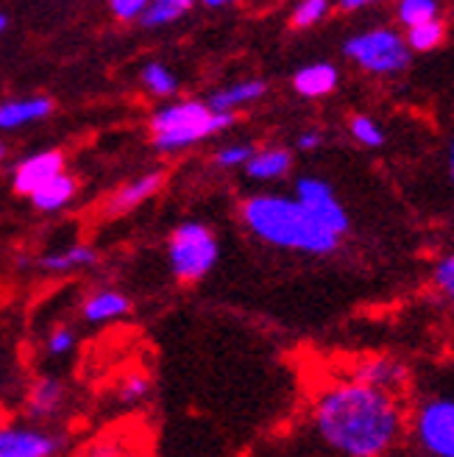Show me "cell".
<instances>
[{
	"instance_id": "30bf717a",
	"label": "cell",
	"mask_w": 454,
	"mask_h": 457,
	"mask_svg": "<svg viewBox=\"0 0 454 457\" xmlns=\"http://www.w3.org/2000/svg\"><path fill=\"white\" fill-rule=\"evenodd\" d=\"M351 379L396 396L401 387L407 385V365L393 360V357H368V360H362L357 365Z\"/></svg>"
},
{
	"instance_id": "f546056e",
	"label": "cell",
	"mask_w": 454,
	"mask_h": 457,
	"mask_svg": "<svg viewBox=\"0 0 454 457\" xmlns=\"http://www.w3.org/2000/svg\"><path fill=\"white\" fill-rule=\"evenodd\" d=\"M145 9H148L145 0H111L109 4L111 17L120 20V22H140Z\"/></svg>"
},
{
	"instance_id": "3957f363",
	"label": "cell",
	"mask_w": 454,
	"mask_h": 457,
	"mask_svg": "<svg viewBox=\"0 0 454 457\" xmlns=\"http://www.w3.org/2000/svg\"><path fill=\"white\" fill-rule=\"evenodd\" d=\"M237 114H220L212 112L207 101H170L165 106H159L151 120V143L156 151L162 154H176V151H185L207 137H215L220 131H226L229 126H235Z\"/></svg>"
},
{
	"instance_id": "8d00e7d4",
	"label": "cell",
	"mask_w": 454,
	"mask_h": 457,
	"mask_svg": "<svg viewBox=\"0 0 454 457\" xmlns=\"http://www.w3.org/2000/svg\"><path fill=\"white\" fill-rule=\"evenodd\" d=\"M4 159H6V145L0 143V162H4Z\"/></svg>"
},
{
	"instance_id": "cb8c5ba5",
	"label": "cell",
	"mask_w": 454,
	"mask_h": 457,
	"mask_svg": "<svg viewBox=\"0 0 454 457\" xmlns=\"http://www.w3.org/2000/svg\"><path fill=\"white\" fill-rule=\"evenodd\" d=\"M329 9H332L329 0H301V4H296V9H293V14H290V26L301 29V31L312 29L329 14Z\"/></svg>"
},
{
	"instance_id": "6da1fadb",
	"label": "cell",
	"mask_w": 454,
	"mask_h": 457,
	"mask_svg": "<svg viewBox=\"0 0 454 457\" xmlns=\"http://www.w3.org/2000/svg\"><path fill=\"white\" fill-rule=\"evenodd\" d=\"M312 424L321 441L337 454L382 457L396 446L404 429V413L396 396L357 379H343L318 394Z\"/></svg>"
},
{
	"instance_id": "74e56055",
	"label": "cell",
	"mask_w": 454,
	"mask_h": 457,
	"mask_svg": "<svg viewBox=\"0 0 454 457\" xmlns=\"http://www.w3.org/2000/svg\"><path fill=\"white\" fill-rule=\"evenodd\" d=\"M0 427H4V413H0Z\"/></svg>"
},
{
	"instance_id": "d590c367",
	"label": "cell",
	"mask_w": 454,
	"mask_h": 457,
	"mask_svg": "<svg viewBox=\"0 0 454 457\" xmlns=\"http://www.w3.org/2000/svg\"><path fill=\"white\" fill-rule=\"evenodd\" d=\"M207 6H210V9H220V6H226V4H223V0H207Z\"/></svg>"
},
{
	"instance_id": "44dd1931",
	"label": "cell",
	"mask_w": 454,
	"mask_h": 457,
	"mask_svg": "<svg viewBox=\"0 0 454 457\" xmlns=\"http://www.w3.org/2000/svg\"><path fill=\"white\" fill-rule=\"evenodd\" d=\"M190 9H193L190 0H153V4H148L140 22L145 29H162V26H170V22L181 20Z\"/></svg>"
},
{
	"instance_id": "9c48e42d",
	"label": "cell",
	"mask_w": 454,
	"mask_h": 457,
	"mask_svg": "<svg viewBox=\"0 0 454 457\" xmlns=\"http://www.w3.org/2000/svg\"><path fill=\"white\" fill-rule=\"evenodd\" d=\"M64 173V154L56 148L48 151H37L26 159H20L12 170V187L20 195H34L37 190H42L48 181H54L56 176Z\"/></svg>"
},
{
	"instance_id": "7a4b0ae2",
	"label": "cell",
	"mask_w": 454,
	"mask_h": 457,
	"mask_svg": "<svg viewBox=\"0 0 454 457\" xmlns=\"http://www.w3.org/2000/svg\"><path fill=\"white\" fill-rule=\"evenodd\" d=\"M240 218L248 232L274 248L324 257L340 245V237L332 235L324 223H318L293 195H248L240 207Z\"/></svg>"
},
{
	"instance_id": "484cf974",
	"label": "cell",
	"mask_w": 454,
	"mask_h": 457,
	"mask_svg": "<svg viewBox=\"0 0 454 457\" xmlns=\"http://www.w3.org/2000/svg\"><path fill=\"white\" fill-rule=\"evenodd\" d=\"M254 145L248 143H229L215 151V165L223 168V170H232V168H245L248 162H252L254 156Z\"/></svg>"
},
{
	"instance_id": "e0dca14e",
	"label": "cell",
	"mask_w": 454,
	"mask_h": 457,
	"mask_svg": "<svg viewBox=\"0 0 454 457\" xmlns=\"http://www.w3.org/2000/svg\"><path fill=\"white\" fill-rule=\"evenodd\" d=\"M293 168V154L282 145H270L254 151L252 162L245 165V173L257 181H277Z\"/></svg>"
},
{
	"instance_id": "9a60e30c",
	"label": "cell",
	"mask_w": 454,
	"mask_h": 457,
	"mask_svg": "<svg viewBox=\"0 0 454 457\" xmlns=\"http://www.w3.org/2000/svg\"><path fill=\"white\" fill-rule=\"evenodd\" d=\"M128 310H131L128 295L120 293V290H111V287L89 293L84 299V304H81V315H84V321H89V324L118 321V318L128 315Z\"/></svg>"
},
{
	"instance_id": "5bb4252c",
	"label": "cell",
	"mask_w": 454,
	"mask_h": 457,
	"mask_svg": "<svg viewBox=\"0 0 454 457\" xmlns=\"http://www.w3.org/2000/svg\"><path fill=\"white\" fill-rule=\"evenodd\" d=\"M265 93H268V84L262 79H245V81H235L229 87H223V89H215V93L207 98V104L212 112L237 114V109L257 104L260 98H265Z\"/></svg>"
},
{
	"instance_id": "4fadbf2b",
	"label": "cell",
	"mask_w": 454,
	"mask_h": 457,
	"mask_svg": "<svg viewBox=\"0 0 454 457\" xmlns=\"http://www.w3.org/2000/svg\"><path fill=\"white\" fill-rule=\"evenodd\" d=\"M337 84H340V71L332 62H310L293 73V89L310 101L326 98L329 93H334Z\"/></svg>"
},
{
	"instance_id": "52a82bcc",
	"label": "cell",
	"mask_w": 454,
	"mask_h": 457,
	"mask_svg": "<svg viewBox=\"0 0 454 457\" xmlns=\"http://www.w3.org/2000/svg\"><path fill=\"white\" fill-rule=\"evenodd\" d=\"M293 198H296L318 223H324L332 235L343 237L351 228V218L343 204H340V198L334 195L329 181L318 179V176H301L296 181V193H293Z\"/></svg>"
},
{
	"instance_id": "d6986e66",
	"label": "cell",
	"mask_w": 454,
	"mask_h": 457,
	"mask_svg": "<svg viewBox=\"0 0 454 457\" xmlns=\"http://www.w3.org/2000/svg\"><path fill=\"white\" fill-rule=\"evenodd\" d=\"M95 260H98V254H95L93 245L76 243V245L56 248V251H48V254H42L39 265H42V270H48V273H70V270L93 265Z\"/></svg>"
},
{
	"instance_id": "d4e9b609",
	"label": "cell",
	"mask_w": 454,
	"mask_h": 457,
	"mask_svg": "<svg viewBox=\"0 0 454 457\" xmlns=\"http://www.w3.org/2000/svg\"><path fill=\"white\" fill-rule=\"evenodd\" d=\"M349 131H351L354 140L366 148H382L384 145V131L371 114H354L351 123H349Z\"/></svg>"
},
{
	"instance_id": "603a6c76",
	"label": "cell",
	"mask_w": 454,
	"mask_h": 457,
	"mask_svg": "<svg viewBox=\"0 0 454 457\" xmlns=\"http://www.w3.org/2000/svg\"><path fill=\"white\" fill-rule=\"evenodd\" d=\"M404 39H407V45H410V51H418V54L435 51L438 45L446 39V22L438 17V20H433V22H426V26L410 29Z\"/></svg>"
},
{
	"instance_id": "ac0fdd59",
	"label": "cell",
	"mask_w": 454,
	"mask_h": 457,
	"mask_svg": "<svg viewBox=\"0 0 454 457\" xmlns=\"http://www.w3.org/2000/svg\"><path fill=\"white\" fill-rule=\"evenodd\" d=\"M76 193H78V181L64 170L54 181H48V185H45L42 190H37L31 195V204L39 212H59V210H64L67 204L76 198Z\"/></svg>"
},
{
	"instance_id": "7c38bea8",
	"label": "cell",
	"mask_w": 454,
	"mask_h": 457,
	"mask_svg": "<svg viewBox=\"0 0 454 457\" xmlns=\"http://www.w3.org/2000/svg\"><path fill=\"white\" fill-rule=\"evenodd\" d=\"M54 114V101L48 96H26V98H12L0 104V129L14 131L22 126L39 123Z\"/></svg>"
},
{
	"instance_id": "e575fe53",
	"label": "cell",
	"mask_w": 454,
	"mask_h": 457,
	"mask_svg": "<svg viewBox=\"0 0 454 457\" xmlns=\"http://www.w3.org/2000/svg\"><path fill=\"white\" fill-rule=\"evenodd\" d=\"M6 26H9V17H6V14H0V34L6 31Z\"/></svg>"
},
{
	"instance_id": "7402d4cb",
	"label": "cell",
	"mask_w": 454,
	"mask_h": 457,
	"mask_svg": "<svg viewBox=\"0 0 454 457\" xmlns=\"http://www.w3.org/2000/svg\"><path fill=\"white\" fill-rule=\"evenodd\" d=\"M396 17L401 26L410 31V29H418V26H426V22H433L441 17V6L435 0H401L396 6Z\"/></svg>"
},
{
	"instance_id": "277c9868",
	"label": "cell",
	"mask_w": 454,
	"mask_h": 457,
	"mask_svg": "<svg viewBox=\"0 0 454 457\" xmlns=\"http://www.w3.org/2000/svg\"><path fill=\"white\" fill-rule=\"evenodd\" d=\"M220 245L207 223H178L168 240V262L178 282H201L215 268Z\"/></svg>"
},
{
	"instance_id": "1f68e13d",
	"label": "cell",
	"mask_w": 454,
	"mask_h": 457,
	"mask_svg": "<svg viewBox=\"0 0 454 457\" xmlns=\"http://www.w3.org/2000/svg\"><path fill=\"white\" fill-rule=\"evenodd\" d=\"M87 457H118V449L111 444H98L93 449H87Z\"/></svg>"
},
{
	"instance_id": "2e32d148",
	"label": "cell",
	"mask_w": 454,
	"mask_h": 457,
	"mask_svg": "<svg viewBox=\"0 0 454 457\" xmlns=\"http://www.w3.org/2000/svg\"><path fill=\"white\" fill-rule=\"evenodd\" d=\"M26 407H29V416L37 419V421L54 419L64 407V385L56 377H39L31 385Z\"/></svg>"
},
{
	"instance_id": "ffe728a7",
	"label": "cell",
	"mask_w": 454,
	"mask_h": 457,
	"mask_svg": "<svg viewBox=\"0 0 454 457\" xmlns=\"http://www.w3.org/2000/svg\"><path fill=\"white\" fill-rule=\"evenodd\" d=\"M140 81L153 98H173L178 93V76L162 62H148L140 73Z\"/></svg>"
},
{
	"instance_id": "f1b7e54d",
	"label": "cell",
	"mask_w": 454,
	"mask_h": 457,
	"mask_svg": "<svg viewBox=\"0 0 454 457\" xmlns=\"http://www.w3.org/2000/svg\"><path fill=\"white\" fill-rule=\"evenodd\" d=\"M76 346V332L70 327H59L48 335V340H45V349H48L51 357H64L70 354Z\"/></svg>"
},
{
	"instance_id": "4316f807",
	"label": "cell",
	"mask_w": 454,
	"mask_h": 457,
	"mask_svg": "<svg viewBox=\"0 0 454 457\" xmlns=\"http://www.w3.org/2000/svg\"><path fill=\"white\" fill-rule=\"evenodd\" d=\"M148 391H151V379H148L145 374H140V371H134V374H128V377L120 382L118 396H120V402H126V404H137V402H143V399L148 396Z\"/></svg>"
},
{
	"instance_id": "83f0119b",
	"label": "cell",
	"mask_w": 454,
	"mask_h": 457,
	"mask_svg": "<svg viewBox=\"0 0 454 457\" xmlns=\"http://www.w3.org/2000/svg\"><path fill=\"white\" fill-rule=\"evenodd\" d=\"M433 279L438 285V290L443 295H449L451 304H454V254H446L435 262L433 268Z\"/></svg>"
},
{
	"instance_id": "8992f818",
	"label": "cell",
	"mask_w": 454,
	"mask_h": 457,
	"mask_svg": "<svg viewBox=\"0 0 454 457\" xmlns=\"http://www.w3.org/2000/svg\"><path fill=\"white\" fill-rule=\"evenodd\" d=\"M416 438L429 457H454V396H429L413 419Z\"/></svg>"
},
{
	"instance_id": "5b68a950",
	"label": "cell",
	"mask_w": 454,
	"mask_h": 457,
	"mask_svg": "<svg viewBox=\"0 0 454 457\" xmlns=\"http://www.w3.org/2000/svg\"><path fill=\"white\" fill-rule=\"evenodd\" d=\"M343 54L359 67V71L374 73V76H396L407 71L413 59L407 39L388 26H376L368 31L351 34L343 42Z\"/></svg>"
},
{
	"instance_id": "836d02e7",
	"label": "cell",
	"mask_w": 454,
	"mask_h": 457,
	"mask_svg": "<svg viewBox=\"0 0 454 457\" xmlns=\"http://www.w3.org/2000/svg\"><path fill=\"white\" fill-rule=\"evenodd\" d=\"M449 170H451V181H454V140H451V148H449Z\"/></svg>"
},
{
	"instance_id": "4dcf8cb0",
	"label": "cell",
	"mask_w": 454,
	"mask_h": 457,
	"mask_svg": "<svg viewBox=\"0 0 454 457\" xmlns=\"http://www.w3.org/2000/svg\"><path fill=\"white\" fill-rule=\"evenodd\" d=\"M299 148L301 151H315L318 145H321L324 143V131L321 129H304L301 134H299Z\"/></svg>"
},
{
	"instance_id": "8fae6325",
	"label": "cell",
	"mask_w": 454,
	"mask_h": 457,
	"mask_svg": "<svg viewBox=\"0 0 454 457\" xmlns=\"http://www.w3.org/2000/svg\"><path fill=\"white\" fill-rule=\"evenodd\" d=\"M165 185V173L162 170H151V173H143L137 179L126 181L123 187H118L115 193L109 195L106 201V215H123V212H131L134 207H140L145 204L151 195H156Z\"/></svg>"
},
{
	"instance_id": "d6a6232c",
	"label": "cell",
	"mask_w": 454,
	"mask_h": 457,
	"mask_svg": "<svg viewBox=\"0 0 454 457\" xmlns=\"http://www.w3.org/2000/svg\"><path fill=\"white\" fill-rule=\"evenodd\" d=\"M366 6V0H343V4H340V9L343 12H354V9H362Z\"/></svg>"
},
{
	"instance_id": "ba28073f",
	"label": "cell",
	"mask_w": 454,
	"mask_h": 457,
	"mask_svg": "<svg viewBox=\"0 0 454 457\" xmlns=\"http://www.w3.org/2000/svg\"><path fill=\"white\" fill-rule=\"evenodd\" d=\"M64 438L56 432L29 424L0 427V457H59Z\"/></svg>"
}]
</instances>
